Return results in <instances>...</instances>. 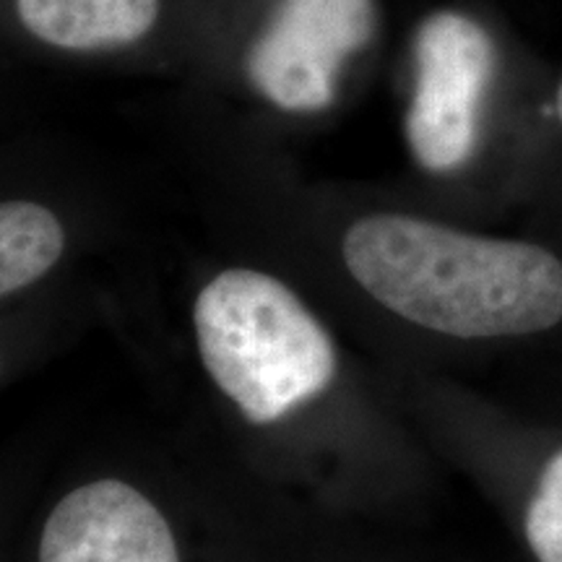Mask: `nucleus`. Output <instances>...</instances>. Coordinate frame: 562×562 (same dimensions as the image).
Listing matches in <instances>:
<instances>
[{"mask_svg":"<svg viewBox=\"0 0 562 562\" xmlns=\"http://www.w3.org/2000/svg\"><path fill=\"white\" fill-rule=\"evenodd\" d=\"M554 110H558V117H560V123H562V81H560L558 97H554Z\"/></svg>","mask_w":562,"mask_h":562,"instance_id":"obj_9","label":"nucleus"},{"mask_svg":"<svg viewBox=\"0 0 562 562\" xmlns=\"http://www.w3.org/2000/svg\"><path fill=\"white\" fill-rule=\"evenodd\" d=\"M349 277L378 305L453 339H513L562 321V261L409 214H368L341 237Z\"/></svg>","mask_w":562,"mask_h":562,"instance_id":"obj_1","label":"nucleus"},{"mask_svg":"<svg viewBox=\"0 0 562 562\" xmlns=\"http://www.w3.org/2000/svg\"><path fill=\"white\" fill-rule=\"evenodd\" d=\"M201 364L252 425H273L331 389L334 336L284 281L256 269H224L193 302Z\"/></svg>","mask_w":562,"mask_h":562,"instance_id":"obj_2","label":"nucleus"},{"mask_svg":"<svg viewBox=\"0 0 562 562\" xmlns=\"http://www.w3.org/2000/svg\"><path fill=\"white\" fill-rule=\"evenodd\" d=\"M526 544L537 562H562V448L547 461L524 516Z\"/></svg>","mask_w":562,"mask_h":562,"instance_id":"obj_8","label":"nucleus"},{"mask_svg":"<svg viewBox=\"0 0 562 562\" xmlns=\"http://www.w3.org/2000/svg\"><path fill=\"white\" fill-rule=\"evenodd\" d=\"M66 227L53 209L13 199L0 206V294L13 297L55 269Z\"/></svg>","mask_w":562,"mask_h":562,"instance_id":"obj_7","label":"nucleus"},{"mask_svg":"<svg viewBox=\"0 0 562 562\" xmlns=\"http://www.w3.org/2000/svg\"><path fill=\"white\" fill-rule=\"evenodd\" d=\"M37 562H182V554L165 510L136 484L104 476L53 505Z\"/></svg>","mask_w":562,"mask_h":562,"instance_id":"obj_5","label":"nucleus"},{"mask_svg":"<svg viewBox=\"0 0 562 562\" xmlns=\"http://www.w3.org/2000/svg\"><path fill=\"white\" fill-rule=\"evenodd\" d=\"M375 30V0H279L248 53V79L273 108L323 112L336 100L344 63Z\"/></svg>","mask_w":562,"mask_h":562,"instance_id":"obj_4","label":"nucleus"},{"mask_svg":"<svg viewBox=\"0 0 562 562\" xmlns=\"http://www.w3.org/2000/svg\"><path fill=\"white\" fill-rule=\"evenodd\" d=\"M26 32L68 53L136 45L159 21L161 0H13Z\"/></svg>","mask_w":562,"mask_h":562,"instance_id":"obj_6","label":"nucleus"},{"mask_svg":"<svg viewBox=\"0 0 562 562\" xmlns=\"http://www.w3.org/2000/svg\"><path fill=\"white\" fill-rule=\"evenodd\" d=\"M492 74L495 45L482 24L456 11H438L422 21L404 125L422 170L448 175L472 159Z\"/></svg>","mask_w":562,"mask_h":562,"instance_id":"obj_3","label":"nucleus"}]
</instances>
